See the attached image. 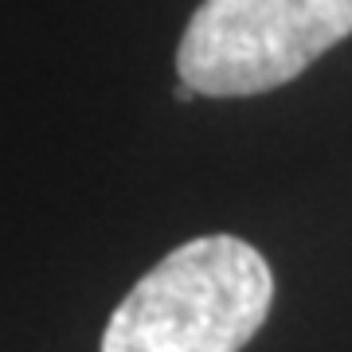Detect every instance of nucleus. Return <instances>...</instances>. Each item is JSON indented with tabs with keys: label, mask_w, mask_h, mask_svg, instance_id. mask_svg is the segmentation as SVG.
<instances>
[{
	"label": "nucleus",
	"mask_w": 352,
	"mask_h": 352,
	"mask_svg": "<svg viewBox=\"0 0 352 352\" xmlns=\"http://www.w3.org/2000/svg\"><path fill=\"white\" fill-rule=\"evenodd\" d=\"M274 305V274L239 235L164 254L113 309L102 352H239Z\"/></svg>",
	"instance_id": "nucleus-1"
},
{
	"label": "nucleus",
	"mask_w": 352,
	"mask_h": 352,
	"mask_svg": "<svg viewBox=\"0 0 352 352\" xmlns=\"http://www.w3.org/2000/svg\"><path fill=\"white\" fill-rule=\"evenodd\" d=\"M352 36V0H204L192 12L176 71L196 94L247 98L298 78Z\"/></svg>",
	"instance_id": "nucleus-2"
}]
</instances>
